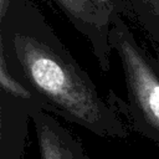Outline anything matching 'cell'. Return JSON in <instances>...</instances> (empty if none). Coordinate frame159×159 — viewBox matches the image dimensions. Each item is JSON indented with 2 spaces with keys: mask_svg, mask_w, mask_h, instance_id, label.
Wrapping results in <instances>:
<instances>
[{
  "mask_svg": "<svg viewBox=\"0 0 159 159\" xmlns=\"http://www.w3.org/2000/svg\"><path fill=\"white\" fill-rule=\"evenodd\" d=\"M0 57L10 72L45 103L47 112L103 138L127 139L117 107L101 96L39 9L12 0L0 19Z\"/></svg>",
  "mask_w": 159,
  "mask_h": 159,
  "instance_id": "1",
  "label": "cell"
},
{
  "mask_svg": "<svg viewBox=\"0 0 159 159\" xmlns=\"http://www.w3.org/2000/svg\"><path fill=\"white\" fill-rule=\"evenodd\" d=\"M109 43L122 63L127 103L112 91L109 101L128 118L130 129L159 145V56L142 47L120 12L111 15Z\"/></svg>",
  "mask_w": 159,
  "mask_h": 159,
  "instance_id": "2",
  "label": "cell"
},
{
  "mask_svg": "<svg viewBox=\"0 0 159 159\" xmlns=\"http://www.w3.org/2000/svg\"><path fill=\"white\" fill-rule=\"evenodd\" d=\"M36 111L47 108L0 57V159H24L29 122Z\"/></svg>",
  "mask_w": 159,
  "mask_h": 159,
  "instance_id": "3",
  "label": "cell"
},
{
  "mask_svg": "<svg viewBox=\"0 0 159 159\" xmlns=\"http://www.w3.org/2000/svg\"><path fill=\"white\" fill-rule=\"evenodd\" d=\"M73 27L91 45L102 71L111 67L112 47L109 43L111 15L102 10L94 0H53Z\"/></svg>",
  "mask_w": 159,
  "mask_h": 159,
  "instance_id": "4",
  "label": "cell"
},
{
  "mask_svg": "<svg viewBox=\"0 0 159 159\" xmlns=\"http://www.w3.org/2000/svg\"><path fill=\"white\" fill-rule=\"evenodd\" d=\"M31 120L39 143L40 159H91L81 142L46 111H36Z\"/></svg>",
  "mask_w": 159,
  "mask_h": 159,
  "instance_id": "5",
  "label": "cell"
},
{
  "mask_svg": "<svg viewBox=\"0 0 159 159\" xmlns=\"http://www.w3.org/2000/svg\"><path fill=\"white\" fill-rule=\"evenodd\" d=\"M119 12L130 16L159 48V0H118Z\"/></svg>",
  "mask_w": 159,
  "mask_h": 159,
  "instance_id": "6",
  "label": "cell"
},
{
  "mask_svg": "<svg viewBox=\"0 0 159 159\" xmlns=\"http://www.w3.org/2000/svg\"><path fill=\"white\" fill-rule=\"evenodd\" d=\"M98 6L104 10L108 15H112V12L114 10H117L119 12V5H118V0H94Z\"/></svg>",
  "mask_w": 159,
  "mask_h": 159,
  "instance_id": "7",
  "label": "cell"
},
{
  "mask_svg": "<svg viewBox=\"0 0 159 159\" xmlns=\"http://www.w3.org/2000/svg\"><path fill=\"white\" fill-rule=\"evenodd\" d=\"M11 2H12V0H0V19L7 14L10 6H11Z\"/></svg>",
  "mask_w": 159,
  "mask_h": 159,
  "instance_id": "8",
  "label": "cell"
}]
</instances>
